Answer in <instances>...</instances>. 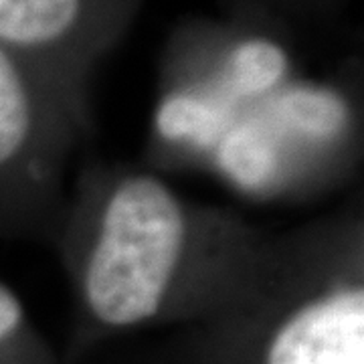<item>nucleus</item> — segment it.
<instances>
[{
    "mask_svg": "<svg viewBox=\"0 0 364 364\" xmlns=\"http://www.w3.org/2000/svg\"><path fill=\"white\" fill-rule=\"evenodd\" d=\"M184 219L176 196L154 176L126 178L109 196L85 272L97 320L132 326L152 318L181 259Z\"/></svg>",
    "mask_w": 364,
    "mask_h": 364,
    "instance_id": "obj_1",
    "label": "nucleus"
},
{
    "mask_svg": "<svg viewBox=\"0 0 364 364\" xmlns=\"http://www.w3.org/2000/svg\"><path fill=\"white\" fill-rule=\"evenodd\" d=\"M267 364H364L363 289H340L298 310L275 334Z\"/></svg>",
    "mask_w": 364,
    "mask_h": 364,
    "instance_id": "obj_2",
    "label": "nucleus"
},
{
    "mask_svg": "<svg viewBox=\"0 0 364 364\" xmlns=\"http://www.w3.org/2000/svg\"><path fill=\"white\" fill-rule=\"evenodd\" d=\"M77 13L79 0H0V39L49 43L73 25Z\"/></svg>",
    "mask_w": 364,
    "mask_h": 364,
    "instance_id": "obj_3",
    "label": "nucleus"
},
{
    "mask_svg": "<svg viewBox=\"0 0 364 364\" xmlns=\"http://www.w3.org/2000/svg\"><path fill=\"white\" fill-rule=\"evenodd\" d=\"M219 160L225 172L243 186L272 181L279 162L272 138L253 124H243L225 136Z\"/></svg>",
    "mask_w": 364,
    "mask_h": 364,
    "instance_id": "obj_4",
    "label": "nucleus"
},
{
    "mask_svg": "<svg viewBox=\"0 0 364 364\" xmlns=\"http://www.w3.org/2000/svg\"><path fill=\"white\" fill-rule=\"evenodd\" d=\"M275 109L294 130L314 138H330L338 134L346 119V107L336 93L314 87L287 91L277 100Z\"/></svg>",
    "mask_w": 364,
    "mask_h": 364,
    "instance_id": "obj_5",
    "label": "nucleus"
},
{
    "mask_svg": "<svg viewBox=\"0 0 364 364\" xmlns=\"http://www.w3.org/2000/svg\"><path fill=\"white\" fill-rule=\"evenodd\" d=\"M286 53L269 41L239 45L227 65V83L239 95H257L273 87L286 73Z\"/></svg>",
    "mask_w": 364,
    "mask_h": 364,
    "instance_id": "obj_6",
    "label": "nucleus"
},
{
    "mask_svg": "<svg viewBox=\"0 0 364 364\" xmlns=\"http://www.w3.org/2000/svg\"><path fill=\"white\" fill-rule=\"evenodd\" d=\"M31 134V104L11 59L0 51V164L23 148Z\"/></svg>",
    "mask_w": 364,
    "mask_h": 364,
    "instance_id": "obj_7",
    "label": "nucleus"
},
{
    "mask_svg": "<svg viewBox=\"0 0 364 364\" xmlns=\"http://www.w3.org/2000/svg\"><path fill=\"white\" fill-rule=\"evenodd\" d=\"M219 126V117L210 105L188 97L176 95L166 100L158 112V130L168 140H195L207 144Z\"/></svg>",
    "mask_w": 364,
    "mask_h": 364,
    "instance_id": "obj_8",
    "label": "nucleus"
},
{
    "mask_svg": "<svg viewBox=\"0 0 364 364\" xmlns=\"http://www.w3.org/2000/svg\"><path fill=\"white\" fill-rule=\"evenodd\" d=\"M23 320V306L6 286L0 284V340L13 334Z\"/></svg>",
    "mask_w": 364,
    "mask_h": 364,
    "instance_id": "obj_9",
    "label": "nucleus"
}]
</instances>
